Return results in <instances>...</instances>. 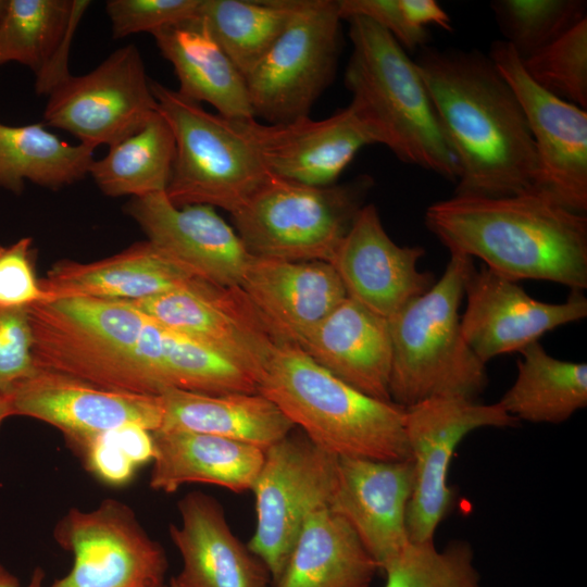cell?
Listing matches in <instances>:
<instances>
[{"instance_id":"obj_1","label":"cell","mask_w":587,"mask_h":587,"mask_svg":"<svg viewBox=\"0 0 587 587\" xmlns=\"http://www.w3.org/2000/svg\"><path fill=\"white\" fill-rule=\"evenodd\" d=\"M415 64L458 159L453 195L505 197L535 188L537 157L528 123L490 58L425 46Z\"/></svg>"},{"instance_id":"obj_2","label":"cell","mask_w":587,"mask_h":587,"mask_svg":"<svg viewBox=\"0 0 587 587\" xmlns=\"http://www.w3.org/2000/svg\"><path fill=\"white\" fill-rule=\"evenodd\" d=\"M425 225L450 253L482 259L512 280L587 287V216L533 188L505 197L453 195L430 204Z\"/></svg>"},{"instance_id":"obj_3","label":"cell","mask_w":587,"mask_h":587,"mask_svg":"<svg viewBox=\"0 0 587 587\" xmlns=\"http://www.w3.org/2000/svg\"><path fill=\"white\" fill-rule=\"evenodd\" d=\"M258 391L314 445L337 458L411 459L404 408L354 389L294 342L275 347Z\"/></svg>"},{"instance_id":"obj_4","label":"cell","mask_w":587,"mask_h":587,"mask_svg":"<svg viewBox=\"0 0 587 587\" xmlns=\"http://www.w3.org/2000/svg\"><path fill=\"white\" fill-rule=\"evenodd\" d=\"M347 21L352 52L345 85L350 103L374 127L379 145L401 162L457 183L458 159L415 61L375 22L363 16Z\"/></svg>"},{"instance_id":"obj_5","label":"cell","mask_w":587,"mask_h":587,"mask_svg":"<svg viewBox=\"0 0 587 587\" xmlns=\"http://www.w3.org/2000/svg\"><path fill=\"white\" fill-rule=\"evenodd\" d=\"M473 259L450 253L438 280L388 320L390 400L402 407L433 398L476 400L488 385L486 364L461 330L459 309Z\"/></svg>"},{"instance_id":"obj_6","label":"cell","mask_w":587,"mask_h":587,"mask_svg":"<svg viewBox=\"0 0 587 587\" xmlns=\"http://www.w3.org/2000/svg\"><path fill=\"white\" fill-rule=\"evenodd\" d=\"M29 319L38 370L110 390L160 395L138 345L148 316L133 302L59 298L29 307Z\"/></svg>"},{"instance_id":"obj_7","label":"cell","mask_w":587,"mask_h":587,"mask_svg":"<svg viewBox=\"0 0 587 587\" xmlns=\"http://www.w3.org/2000/svg\"><path fill=\"white\" fill-rule=\"evenodd\" d=\"M372 186L367 175L329 186L271 175L232 222L252 257L330 263Z\"/></svg>"},{"instance_id":"obj_8","label":"cell","mask_w":587,"mask_h":587,"mask_svg":"<svg viewBox=\"0 0 587 587\" xmlns=\"http://www.w3.org/2000/svg\"><path fill=\"white\" fill-rule=\"evenodd\" d=\"M150 87L175 140L167 199L176 207L236 211L272 175L236 122L205 111L161 83L150 80Z\"/></svg>"},{"instance_id":"obj_9","label":"cell","mask_w":587,"mask_h":587,"mask_svg":"<svg viewBox=\"0 0 587 587\" xmlns=\"http://www.w3.org/2000/svg\"><path fill=\"white\" fill-rule=\"evenodd\" d=\"M341 21L338 0H291L286 27L246 77L254 117L277 124L309 116L335 76Z\"/></svg>"},{"instance_id":"obj_10","label":"cell","mask_w":587,"mask_h":587,"mask_svg":"<svg viewBox=\"0 0 587 587\" xmlns=\"http://www.w3.org/2000/svg\"><path fill=\"white\" fill-rule=\"evenodd\" d=\"M337 462L305 435L290 433L264 450L251 489L255 528L247 547L266 566L272 584L285 569L308 517L329 507Z\"/></svg>"},{"instance_id":"obj_11","label":"cell","mask_w":587,"mask_h":587,"mask_svg":"<svg viewBox=\"0 0 587 587\" xmlns=\"http://www.w3.org/2000/svg\"><path fill=\"white\" fill-rule=\"evenodd\" d=\"M57 542L73 555L70 572L48 587H162L163 547L133 509L105 499L91 510L71 509L57 524Z\"/></svg>"},{"instance_id":"obj_12","label":"cell","mask_w":587,"mask_h":587,"mask_svg":"<svg viewBox=\"0 0 587 587\" xmlns=\"http://www.w3.org/2000/svg\"><path fill=\"white\" fill-rule=\"evenodd\" d=\"M519 421L497 402L463 398H433L404 412V430L414 465V488L407 510L410 542H434L438 525L450 512L453 492L448 471L454 450L482 427H515Z\"/></svg>"},{"instance_id":"obj_13","label":"cell","mask_w":587,"mask_h":587,"mask_svg":"<svg viewBox=\"0 0 587 587\" xmlns=\"http://www.w3.org/2000/svg\"><path fill=\"white\" fill-rule=\"evenodd\" d=\"M158 112L143 60L135 45L111 53L91 72L70 75L48 95L45 124L80 143L111 147Z\"/></svg>"},{"instance_id":"obj_14","label":"cell","mask_w":587,"mask_h":587,"mask_svg":"<svg viewBox=\"0 0 587 587\" xmlns=\"http://www.w3.org/2000/svg\"><path fill=\"white\" fill-rule=\"evenodd\" d=\"M488 57L514 91L528 123L537 157L535 188L566 209L587 211V112L540 88L503 40Z\"/></svg>"},{"instance_id":"obj_15","label":"cell","mask_w":587,"mask_h":587,"mask_svg":"<svg viewBox=\"0 0 587 587\" xmlns=\"http://www.w3.org/2000/svg\"><path fill=\"white\" fill-rule=\"evenodd\" d=\"M133 303L158 323L222 352L259 384L273 350L284 342L240 287L200 277Z\"/></svg>"},{"instance_id":"obj_16","label":"cell","mask_w":587,"mask_h":587,"mask_svg":"<svg viewBox=\"0 0 587 587\" xmlns=\"http://www.w3.org/2000/svg\"><path fill=\"white\" fill-rule=\"evenodd\" d=\"M464 297L461 330L484 364L498 355L520 352L546 333L587 316L582 290H572L562 303L542 302L527 295L517 282L486 265L479 271L471 268Z\"/></svg>"},{"instance_id":"obj_17","label":"cell","mask_w":587,"mask_h":587,"mask_svg":"<svg viewBox=\"0 0 587 587\" xmlns=\"http://www.w3.org/2000/svg\"><path fill=\"white\" fill-rule=\"evenodd\" d=\"M234 121L270 174L310 186L334 185L361 148L379 143L374 127L352 103L320 121Z\"/></svg>"},{"instance_id":"obj_18","label":"cell","mask_w":587,"mask_h":587,"mask_svg":"<svg viewBox=\"0 0 587 587\" xmlns=\"http://www.w3.org/2000/svg\"><path fill=\"white\" fill-rule=\"evenodd\" d=\"M4 398L10 416H28L54 426L76 450L124 425L157 432L162 420L159 396L110 390L43 370Z\"/></svg>"},{"instance_id":"obj_19","label":"cell","mask_w":587,"mask_h":587,"mask_svg":"<svg viewBox=\"0 0 587 587\" xmlns=\"http://www.w3.org/2000/svg\"><path fill=\"white\" fill-rule=\"evenodd\" d=\"M125 212L147 240L195 276L239 287L252 260L234 227L204 204L174 205L165 192L132 198Z\"/></svg>"},{"instance_id":"obj_20","label":"cell","mask_w":587,"mask_h":587,"mask_svg":"<svg viewBox=\"0 0 587 587\" xmlns=\"http://www.w3.org/2000/svg\"><path fill=\"white\" fill-rule=\"evenodd\" d=\"M425 249L398 246L383 226L374 204H365L340 242L330 264L347 297L389 320L435 284L421 272Z\"/></svg>"},{"instance_id":"obj_21","label":"cell","mask_w":587,"mask_h":587,"mask_svg":"<svg viewBox=\"0 0 587 587\" xmlns=\"http://www.w3.org/2000/svg\"><path fill=\"white\" fill-rule=\"evenodd\" d=\"M413 488L411 459L338 458L329 509L351 526L379 571L410 542L407 510Z\"/></svg>"},{"instance_id":"obj_22","label":"cell","mask_w":587,"mask_h":587,"mask_svg":"<svg viewBox=\"0 0 587 587\" xmlns=\"http://www.w3.org/2000/svg\"><path fill=\"white\" fill-rule=\"evenodd\" d=\"M239 287L273 332L296 345L347 298L336 270L324 261L253 257Z\"/></svg>"},{"instance_id":"obj_23","label":"cell","mask_w":587,"mask_h":587,"mask_svg":"<svg viewBox=\"0 0 587 587\" xmlns=\"http://www.w3.org/2000/svg\"><path fill=\"white\" fill-rule=\"evenodd\" d=\"M180 524L170 536L183 560L173 577L182 587H271L272 577L247 546L230 530L222 505L213 497L192 491L178 502Z\"/></svg>"},{"instance_id":"obj_24","label":"cell","mask_w":587,"mask_h":587,"mask_svg":"<svg viewBox=\"0 0 587 587\" xmlns=\"http://www.w3.org/2000/svg\"><path fill=\"white\" fill-rule=\"evenodd\" d=\"M297 345L354 389L391 401L392 345L387 319L347 297Z\"/></svg>"},{"instance_id":"obj_25","label":"cell","mask_w":587,"mask_h":587,"mask_svg":"<svg viewBox=\"0 0 587 587\" xmlns=\"http://www.w3.org/2000/svg\"><path fill=\"white\" fill-rule=\"evenodd\" d=\"M195 277L146 240L98 261L59 262L40 284L50 300L89 297L133 302L179 288Z\"/></svg>"},{"instance_id":"obj_26","label":"cell","mask_w":587,"mask_h":587,"mask_svg":"<svg viewBox=\"0 0 587 587\" xmlns=\"http://www.w3.org/2000/svg\"><path fill=\"white\" fill-rule=\"evenodd\" d=\"M87 0H7L0 15V65L17 62L36 74V92L49 95L71 74L67 55Z\"/></svg>"},{"instance_id":"obj_27","label":"cell","mask_w":587,"mask_h":587,"mask_svg":"<svg viewBox=\"0 0 587 587\" xmlns=\"http://www.w3.org/2000/svg\"><path fill=\"white\" fill-rule=\"evenodd\" d=\"M159 398L162 420L157 432L212 435L266 450L295 428L260 392L204 395L172 388Z\"/></svg>"},{"instance_id":"obj_28","label":"cell","mask_w":587,"mask_h":587,"mask_svg":"<svg viewBox=\"0 0 587 587\" xmlns=\"http://www.w3.org/2000/svg\"><path fill=\"white\" fill-rule=\"evenodd\" d=\"M155 454L149 485L166 494L188 483L250 491L264 450L239 441L187 432H153Z\"/></svg>"},{"instance_id":"obj_29","label":"cell","mask_w":587,"mask_h":587,"mask_svg":"<svg viewBox=\"0 0 587 587\" xmlns=\"http://www.w3.org/2000/svg\"><path fill=\"white\" fill-rule=\"evenodd\" d=\"M151 35L162 57L173 65L182 96L208 102L228 120L255 118L246 78L199 18Z\"/></svg>"},{"instance_id":"obj_30","label":"cell","mask_w":587,"mask_h":587,"mask_svg":"<svg viewBox=\"0 0 587 587\" xmlns=\"http://www.w3.org/2000/svg\"><path fill=\"white\" fill-rule=\"evenodd\" d=\"M379 572L351 526L329 507L305 521L273 587H371Z\"/></svg>"},{"instance_id":"obj_31","label":"cell","mask_w":587,"mask_h":587,"mask_svg":"<svg viewBox=\"0 0 587 587\" xmlns=\"http://www.w3.org/2000/svg\"><path fill=\"white\" fill-rule=\"evenodd\" d=\"M517 376L499 400L511 416L560 424L587 405V364L555 359L536 341L523 350Z\"/></svg>"},{"instance_id":"obj_32","label":"cell","mask_w":587,"mask_h":587,"mask_svg":"<svg viewBox=\"0 0 587 587\" xmlns=\"http://www.w3.org/2000/svg\"><path fill=\"white\" fill-rule=\"evenodd\" d=\"M95 148L71 145L42 123H0V187L20 193L25 180L49 189L71 185L89 174Z\"/></svg>"},{"instance_id":"obj_33","label":"cell","mask_w":587,"mask_h":587,"mask_svg":"<svg viewBox=\"0 0 587 587\" xmlns=\"http://www.w3.org/2000/svg\"><path fill=\"white\" fill-rule=\"evenodd\" d=\"M175 159L171 127L159 111L132 135L93 160L89 174L109 197L139 198L165 192Z\"/></svg>"},{"instance_id":"obj_34","label":"cell","mask_w":587,"mask_h":587,"mask_svg":"<svg viewBox=\"0 0 587 587\" xmlns=\"http://www.w3.org/2000/svg\"><path fill=\"white\" fill-rule=\"evenodd\" d=\"M291 0H201L198 16L246 78L286 27Z\"/></svg>"},{"instance_id":"obj_35","label":"cell","mask_w":587,"mask_h":587,"mask_svg":"<svg viewBox=\"0 0 587 587\" xmlns=\"http://www.w3.org/2000/svg\"><path fill=\"white\" fill-rule=\"evenodd\" d=\"M160 327L159 370L165 390L176 388L204 395L259 392L257 380L222 352L162 324Z\"/></svg>"},{"instance_id":"obj_36","label":"cell","mask_w":587,"mask_h":587,"mask_svg":"<svg viewBox=\"0 0 587 587\" xmlns=\"http://www.w3.org/2000/svg\"><path fill=\"white\" fill-rule=\"evenodd\" d=\"M490 8L502 40L522 61L587 18L585 0H495Z\"/></svg>"},{"instance_id":"obj_37","label":"cell","mask_w":587,"mask_h":587,"mask_svg":"<svg viewBox=\"0 0 587 587\" xmlns=\"http://www.w3.org/2000/svg\"><path fill=\"white\" fill-rule=\"evenodd\" d=\"M382 572L385 587H483L473 547L461 539L444 549L435 542H409Z\"/></svg>"},{"instance_id":"obj_38","label":"cell","mask_w":587,"mask_h":587,"mask_svg":"<svg viewBox=\"0 0 587 587\" xmlns=\"http://www.w3.org/2000/svg\"><path fill=\"white\" fill-rule=\"evenodd\" d=\"M522 63L540 88L586 110L587 18Z\"/></svg>"},{"instance_id":"obj_39","label":"cell","mask_w":587,"mask_h":587,"mask_svg":"<svg viewBox=\"0 0 587 587\" xmlns=\"http://www.w3.org/2000/svg\"><path fill=\"white\" fill-rule=\"evenodd\" d=\"M201 0H109L105 11L112 37L150 33L198 16Z\"/></svg>"},{"instance_id":"obj_40","label":"cell","mask_w":587,"mask_h":587,"mask_svg":"<svg viewBox=\"0 0 587 587\" xmlns=\"http://www.w3.org/2000/svg\"><path fill=\"white\" fill-rule=\"evenodd\" d=\"M29 308H0V395L34 376L35 363Z\"/></svg>"},{"instance_id":"obj_41","label":"cell","mask_w":587,"mask_h":587,"mask_svg":"<svg viewBox=\"0 0 587 587\" xmlns=\"http://www.w3.org/2000/svg\"><path fill=\"white\" fill-rule=\"evenodd\" d=\"M30 237L0 246V308H29L50 301L37 278Z\"/></svg>"},{"instance_id":"obj_42","label":"cell","mask_w":587,"mask_h":587,"mask_svg":"<svg viewBox=\"0 0 587 587\" xmlns=\"http://www.w3.org/2000/svg\"><path fill=\"white\" fill-rule=\"evenodd\" d=\"M78 451L86 467L111 486L126 485L139 469L118 446L112 430L96 436Z\"/></svg>"},{"instance_id":"obj_43","label":"cell","mask_w":587,"mask_h":587,"mask_svg":"<svg viewBox=\"0 0 587 587\" xmlns=\"http://www.w3.org/2000/svg\"><path fill=\"white\" fill-rule=\"evenodd\" d=\"M122 450L138 466L152 462L155 454L153 434L139 425H124L112 430Z\"/></svg>"},{"instance_id":"obj_44","label":"cell","mask_w":587,"mask_h":587,"mask_svg":"<svg viewBox=\"0 0 587 587\" xmlns=\"http://www.w3.org/2000/svg\"><path fill=\"white\" fill-rule=\"evenodd\" d=\"M410 22L420 29L429 25L452 32V22L447 12L435 0H401Z\"/></svg>"},{"instance_id":"obj_45","label":"cell","mask_w":587,"mask_h":587,"mask_svg":"<svg viewBox=\"0 0 587 587\" xmlns=\"http://www.w3.org/2000/svg\"><path fill=\"white\" fill-rule=\"evenodd\" d=\"M43 578H45V572L40 567H37L34 571L28 585L25 587H45ZM0 587H21L18 579L1 564H0Z\"/></svg>"},{"instance_id":"obj_46","label":"cell","mask_w":587,"mask_h":587,"mask_svg":"<svg viewBox=\"0 0 587 587\" xmlns=\"http://www.w3.org/2000/svg\"><path fill=\"white\" fill-rule=\"evenodd\" d=\"M8 416H10V412L7 400L2 395H0V425Z\"/></svg>"},{"instance_id":"obj_47","label":"cell","mask_w":587,"mask_h":587,"mask_svg":"<svg viewBox=\"0 0 587 587\" xmlns=\"http://www.w3.org/2000/svg\"><path fill=\"white\" fill-rule=\"evenodd\" d=\"M162 587H182V586L177 584L174 578H172L167 585L164 584Z\"/></svg>"},{"instance_id":"obj_48","label":"cell","mask_w":587,"mask_h":587,"mask_svg":"<svg viewBox=\"0 0 587 587\" xmlns=\"http://www.w3.org/2000/svg\"><path fill=\"white\" fill-rule=\"evenodd\" d=\"M5 2H7V0H0V15H1L4 7H5Z\"/></svg>"}]
</instances>
